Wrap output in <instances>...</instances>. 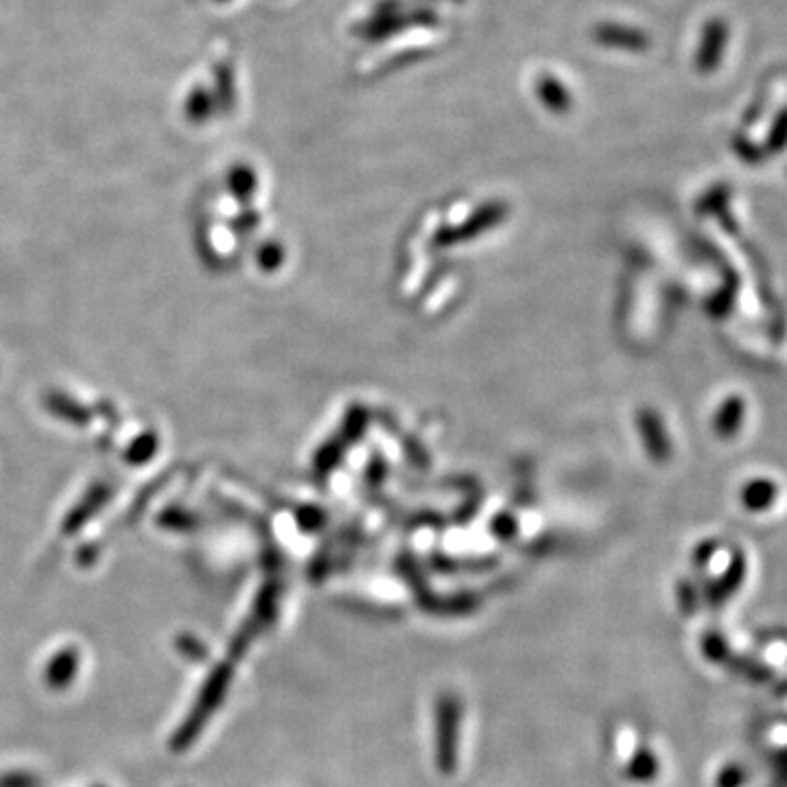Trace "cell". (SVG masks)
I'll return each mask as SVG.
<instances>
[{"instance_id": "4", "label": "cell", "mask_w": 787, "mask_h": 787, "mask_svg": "<svg viewBox=\"0 0 787 787\" xmlns=\"http://www.w3.org/2000/svg\"><path fill=\"white\" fill-rule=\"evenodd\" d=\"M536 95L554 112H567L571 108V95L565 84L551 75H540L536 79Z\"/></svg>"}, {"instance_id": "1", "label": "cell", "mask_w": 787, "mask_h": 787, "mask_svg": "<svg viewBox=\"0 0 787 787\" xmlns=\"http://www.w3.org/2000/svg\"><path fill=\"white\" fill-rule=\"evenodd\" d=\"M728 25L722 18H711L704 22L702 33H700V44L696 51V70L700 75H711L720 68L726 44H728Z\"/></svg>"}, {"instance_id": "11", "label": "cell", "mask_w": 787, "mask_h": 787, "mask_svg": "<svg viewBox=\"0 0 787 787\" xmlns=\"http://www.w3.org/2000/svg\"><path fill=\"white\" fill-rule=\"evenodd\" d=\"M777 777L779 781L787 783V750H783V753L777 757Z\"/></svg>"}, {"instance_id": "2", "label": "cell", "mask_w": 787, "mask_h": 787, "mask_svg": "<svg viewBox=\"0 0 787 787\" xmlns=\"http://www.w3.org/2000/svg\"><path fill=\"white\" fill-rule=\"evenodd\" d=\"M593 40L602 46H613V49H624V51H645L650 46V38L641 29L613 25V22L599 25L593 31Z\"/></svg>"}, {"instance_id": "6", "label": "cell", "mask_w": 787, "mask_h": 787, "mask_svg": "<svg viewBox=\"0 0 787 787\" xmlns=\"http://www.w3.org/2000/svg\"><path fill=\"white\" fill-rule=\"evenodd\" d=\"M744 411H746V405H744L742 396L728 398L718 414V431L722 433V436H733V433L742 429Z\"/></svg>"}, {"instance_id": "7", "label": "cell", "mask_w": 787, "mask_h": 787, "mask_svg": "<svg viewBox=\"0 0 787 787\" xmlns=\"http://www.w3.org/2000/svg\"><path fill=\"white\" fill-rule=\"evenodd\" d=\"M785 147H787V108L783 112H779V116L774 119V123L770 127L768 140H766V151L772 156H777Z\"/></svg>"}, {"instance_id": "3", "label": "cell", "mask_w": 787, "mask_h": 787, "mask_svg": "<svg viewBox=\"0 0 787 787\" xmlns=\"http://www.w3.org/2000/svg\"><path fill=\"white\" fill-rule=\"evenodd\" d=\"M777 497H779V486L766 477H757L753 481H748L742 490V503L746 505L748 512L770 510Z\"/></svg>"}, {"instance_id": "5", "label": "cell", "mask_w": 787, "mask_h": 787, "mask_svg": "<svg viewBox=\"0 0 787 787\" xmlns=\"http://www.w3.org/2000/svg\"><path fill=\"white\" fill-rule=\"evenodd\" d=\"M744 578H746V558H744L742 551H735L731 567H728V571L724 573V578L720 580L718 589H715L713 599H718V602H722V599L731 597L739 589V586H742Z\"/></svg>"}, {"instance_id": "9", "label": "cell", "mask_w": 787, "mask_h": 787, "mask_svg": "<svg viewBox=\"0 0 787 787\" xmlns=\"http://www.w3.org/2000/svg\"><path fill=\"white\" fill-rule=\"evenodd\" d=\"M733 149H735L737 154L742 156V160H746V162L759 164V162L763 160V151H761L757 145H753V140H748L746 136H737V138H733Z\"/></svg>"}, {"instance_id": "10", "label": "cell", "mask_w": 787, "mask_h": 787, "mask_svg": "<svg viewBox=\"0 0 787 787\" xmlns=\"http://www.w3.org/2000/svg\"><path fill=\"white\" fill-rule=\"evenodd\" d=\"M746 779H748L746 770L742 766H737V763H733V766H728V768L722 770L720 779H718V785L720 787H742L746 783Z\"/></svg>"}, {"instance_id": "8", "label": "cell", "mask_w": 787, "mask_h": 787, "mask_svg": "<svg viewBox=\"0 0 787 787\" xmlns=\"http://www.w3.org/2000/svg\"><path fill=\"white\" fill-rule=\"evenodd\" d=\"M737 663H739V672L748 676L750 680H753V683H768V680H772V669L759 661L739 659Z\"/></svg>"}]
</instances>
